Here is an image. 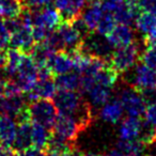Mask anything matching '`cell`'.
I'll return each instance as SVG.
<instances>
[{
    "instance_id": "cell-1",
    "label": "cell",
    "mask_w": 156,
    "mask_h": 156,
    "mask_svg": "<svg viewBox=\"0 0 156 156\" xmlns=\"http://www.w3.org/2000/svg\"><path fill=\"white\" fill-rule=\"evenodd\" d=\"M141 46L138 42L135 41L130 45L125 47H120L113 50L108 63L120 76L129 71L132 67L138 63L141 58Z\"/></svg>"
},
{
    "instance_id": "cell-2",
    "label": "cell",
    "mask_w": 156,
    "mask_h": 156,
    "mask_svg": "<svg viewBox=\"0 0 156 156\" xmlns=\"http://www.w3.org/2000/svg\"><path fill=\"white\" fill-rule=\"evenodd\" d=\"M121 76L126 85L134 87L138 91L156 89V69H151L142 62H138L134 67Z\"/></svg>"
},
{
    "instance_id": "cell-3",
    "label": "cell",
    "mask_w": 156,
    "mask_h": 156,
    "mask_svg": "<svg viewBox=\"0 0 156 156\" xmlns=\"http://www.w3.org/2000/svg\"><path fill=\"white\" fill-rule=\"evenodd\" d=\"M28 112L31 122L41 124L48 129H52L59 113L54 102L49 98H41L29 103Z\"/></svg>"
},
{
    "instance_id": "cell-4",
    "label": "cell",
    "mask_w": 156,
    "mask_h": 156,
    "mask_svg": "<svg viewBox=\"0 0 156 156\" xmlns=\"http://www.w3.org/2000/svg\"><path fill=\"white\" fill-rule=\"evenodd\" d=\"M113 48L115 47L111 45L107 35H103L96 31H91L90 34L83 40V46L79 50L89 56L109 61L113 52Z\"/></svg>"
},
{
    "instance_id": "cell-5",
    "label": "cell",
    "mask_w": 156,
    "mask_h": 156,
    "mask_svg": "<svg viewBox=\"0 0 156 156\" xmlns=\"http://www.w3.org/2000/svg\"><path fill=\"white\" fill-rule=\"evenodd\" d=\"M119 100L124 110L129 117L140 118L144 115L147 104L142 98L141 93L137 89L130 86H126L120 91Z\"/></svg>"
},
{
    "instance_id": "cell-6",
    "label": "cell",
    "mask_w": 156,
    "mask_h": 156,
    "mask_svg": "<svg viewBox=\"0 0 156 156\" xmlns=\"http://www.w3.org/2000/svg\"><path fill=\"white\" fill-rule=\"evenodd\" d=\"M85 100L80 92L72 90H58L52 98V102L59 113L71 115L80 108Z\"/></svg>"
},
{
    "instance_id": "cell-7",
    "label": "cell",
    "mask_w": 156,
    "mask_h": 156,
    "mask_svg": "<svg viewBox=\"0 0 156 156\" xmlns=\"http://www.w3.org/2000/svg\"><path fill=\"white\" fill-rule=\"evenodd\" d=\"M83 130L80 124L73 115L63 113H58V117L52 126V132L71 142H75Z\"/></svg>"
},
{
    "instance_id": "cell-8",
    "label": "cell",
    "mask_w": 156,
    "mask_h": 156,
    "mask_svg": "<svg viewBox=\"0 0 156 156\" xmlns=\"http://www.w3.org/2000/svg\"><path fill=\"white\" fill-rule=\"evenodd\" d=\"M29 101L26 94H15V95H0V117H10L16 121L23 112L27 110Z\"/></svg>"
},
{
    "instance_id": "cell-9",
    "label": "cell",
    "mask_w": 156,
    "mask_h": 156,
    "mask_svg": "<svg viewBox=\"0 0 156 156\" xmlns=\"http://www.w3.org/2000/svg\"><path fill=\"white\" fill-rule=\"evenodd\" d=\"M88 0H54L55 9L59 12L62 23H73L81 16Z\"/></svg>"
},
{
    "instance_id": "cell-10",
    "label": "cell",
    "mask_w": 156,
    "mask_h": 156,
    "mask_svg": "<svg viewBox=\"0 0 156 156\" xmlns=\"http://www.w3.org/2000/svg\"><path fill=\"white\" fill-rule=\"evenodd\" d=\"M34 44L35 41L33 39L32 28L22 25L17 30L14 31L13 33H11L9 47L14 48V49H18L24 52V54L30 55Z\"/></svg>"
},
{
    "instance_id": "cell-11",
    "label": "cell",
    "mask_w": 156,
    "mask_h": 156,
    "mask_svg": "<svg viewBox=\"0 0 156 156\" xmlns=\"http://www.w3.org/2000/svg\"><path fill=\"white\" fill-rule=\"evenodd\" d=\"M57 86L55 83V77L37 78L33 88L26 93L29 103L41 98H52L57 92Z\"/></svg>"
},
{
    "instance_id": "cell-12",
    "label": "cell",
    "mask_w": 156,
    "mask_h": 156,
    "mask_svg": "<svg viewBox=\"0 0 156 156\" xmlns=\"http://www.w3.org/2000/svg\"><path fill=\"white\" fill-rule=\"evenodd\" d=\"M47 67L56 77L58 75L75 71V62L72 55L63 50V51L55 52L52 55L47 63Z\"/></svg>"
},
{
    "instance_id": "cell-13",
    "label": "cell",
    "mask_w": 156,
    "mask_h": 156,
    "mask_svg": "<svg viewBox=\"0 0 156 156\" xmlns=\"http://www.w3.org/2000/svg\"><path fill=\"white\" fill-rule=\"evenodd\" d=\"M58 31L64 44V51H77L81 48L83 39L79 32L69 23H62L58 27Z\"/></svg>"
},
{
    "instance_id": "cell-14",
    "label": "cell",
    "mask_w": 156,
    "mask_h": 156,
    "mask_svg": "<svg viewBox=\"0 0 156 156\" xmlns=\"http://www.w3.org/2000/svg\"><path fill=\"white\" fill-rule=\"evenodd\" d=\"M109 42L113 47H125L127 45H130L135 42V33L132 27L128 25L119 24L115 26V28L110 31L108 35Z\"/></svg>"
},
{
    "instance_id": "cell-15",
    "label": "cell",
    "mask_w": 156,
    "mask_h": 156,
    "mask_svg": "<svg viewBox=\"0 0 156 156\" xmlns=\"http://www.w3.org/2000/svg\"><path fill=\"white\" fill-rule=\"evenodd\" d=\"M32 147V122L26 121L17 123V132L12 144V149L17 153Z\"/></svg>"
},
{
    "instance_id": "cell-16",
    "label": "cell",
    "mask_w": 156,
    "mask_h": 156,
    "mask_svg": "<svg viewBox=\"0 0 156 156\" xmlns=\"http://www.w3.org/2000/svg\"><path fill=\"white\" fill-rule=\"evenodd\" d=\"M123 112L124 108L119 98H112L103 105L100 115L103 121L107 123L117 124L123 117Z\"/></svg>"
},
{
    "instance_id": "cell-17",
    "label": "cell",
    "mask_w": 156,
    "mask_h": 156,
    "mask_svg": "<svg viewBox=\"0 0 156 156\" xmlns=\"http://www.w3.org/2000/svg\"><path fill=\"white\" fill-rule=\"evenodd\" d=\"M112 89L113 88L108 87V86L102 85L98 83H93L86 94H88V96H89L90 104L92 106L102 107L110 100Z\"/></svg>"
},
{
    "instance_id": "cell-18",
    "label": "cell",
    "mask_w": 156,
    "mask_h": 156,
    "mask_svg": "<svg viewBox=\"0 0 156 156\" xmlns=\"http://www.w3.org/2000/svg\"><path fill=\"white\" fill-rule=\"evenodd\" d=\"M17 132V122L10 117H0V142L1 145L11 147Z\"/></svg>"
},
{
    "instance_id": "cell-19",
    "label": "cell",
    "mask_w": 156,
    "mask_h": 156,
    "mask_svg": "<svg viewBox=\"0 0 156 156\" xmlns=\"http://www.w3.org/2000/svg\"><path fill=\"white\" fill-rule=\"evenodd\" d=\"M140 118L129 117L121 122L119 127V137L123 140H136L138 139L139 132L141 127Z\"/></svg>"
},
{
    "instance_id": "cell-20",
    "label": "cell",
    "mask_w": 156,
    "mask_h": 156,
    "mask_svg": "<svg viewBox=\"0 0 156 156\" xmlns=\"http://www.w3.org/2000/svg\"><path fill=\"white\" fill-rule=\"evenodd\" d=\"M57 89L58 90H72L79 91L80 89V75L76 71L58 75L55 77Z\"/></svg>"
},
{
    "instance_id": "cell-21",
    "label": "cell",
    "mask_w": 156,
    "mask_h": 156,
    "mask_svg": "<svg viewBox=\"0 0 156 156\" xmlns=\"http://www.w3.org/2000/svg\"><path fill=\"white\" fill-rule=\"evenodd\" d=\"M104 10L102 9L100 2L98 3H90L87 10L83 11L81 14V17L85 20L87 26L91 31H95L96 27H98L100 20H102L103 15H104Z\"/></svg>"
},
{
    "instance_id": "cell-22",
    "label": "cell",
    "mask_w": 156,
    "mask_h": 156,
    "mask_svg": "<svg viewBox=\"0 0 156 156\" xmlns=\"http://www.w3.org/2000/svg\"><path fill=\"white\" fill-rule=\"evenodd\" d=\"M25 10L22 0H0V11L1 16L9 18H18Z\"/></svg>"
},
{
    "instance_id": "cell-23",
    "label": "cell",
    "mask_w": 156,
    "mask_h": 156,
    "mask_svg": "<svg viewBox=\"0 0 156 156\" xmlns=\"http://www.w3.org/2000/svg\"><path fill=\"white\" fill-rule=\"evenodd\" d=\"M135 25L138 32L144 39L156 27V15L149 12H141L135 20Z\"/></svg>"
},
{
    "instance_id": "cell-24",
    "label": "cell",
    "mask_w": 156,
    "mask_h": 156,
    "mask_svg": "<svg viewBox=\"0 0 156 156\" xmlns=\"http://www.w3.org/2000/svg\"><path fill=\"white\" fill-rule=\"evenodd\" d=\"M50 134L51 132L47 127L32 122V147L45 151Z\"/></svg>"
},
{
    "instance_id": "cell-25",
    "label": "cell",
    "mask_w": 156,
    "mask_h": 156,
    "mask_svg": "<svg viewBox=\"0 0 156 156\" xmlns=\"http://www.w3.org/2000/svg\"><path fill=\"white\" fill-rule=\"evenodd\" d=\"M138 140L142 142L145 147L156 143V126L152 125L147 121L143 120L141 122L140 132H139Z\"/></svg>"
},
{
    "instance_id": "cell-26",
    "label": "cell",
    "mask_w": 156,
    "mask_h": 156,
    "mask_svg": "<svg viewBox=\"0 0 156 156\" xmlns=\"http://www.w3.org/2000/svg\"><path fill=\"white\" fill-rule=\"evenodd\" d=\"M115 24H117V22H115L112 14L105 12L102 20H100L98 27H96L95 31L103 35H108L110 33V31L115 28Z\"/></svg>"
},
{
    "instance_id": "cell-27",
    "label": "cell",
    "mask_w": 156,
    "mask_h": 156,
    "mask_svg": "<svg viewBox=\"0 0 156 156\" xmlns=\"http://www.w3.org/2000/svg\"><path fill=\"white\" fill-rule=\"evenodd\" d=\"M140 61L151 69H156V44L147 45L141 54Z\"/></svg>"
},
{
    "instance_id": "cell-28",
    "label": "cell",
    "mask_w": 156,
    "mask_h": 156,
    "mask_svg": "<svg viewBox=\"0 0 156 156\" xmlns=\"http://www.w3.org/2000/svg\"><path fill=\"white\" fill-rule=\"evenodd\" d=\"M10 37H11V33L5 27V23L0 20V50L7 49L10 43Z\"/></svg>"
},
{
    "instance_id": "cell-29",
    "label": "cell",
    "mask_w": 156,
    "mask_h": 156,
    "mask_svg": "<svg viewBox=\"0 0 156 156\" xmlns=\"http://www.w3.org/2000/svg\"><path fill=\"white\" fill-rule=\"evenodd\" d=\"M143 115H144L145 121L151 123L152 125L156 126V103L147 105Z\"/></svg>"
},
{
    "instance_id": "cell-30",
    "label": "cell",
    "mask_w": 156,
    "mask_h": 156,
    "mask_svg": "<svg viewBox=\"0 0 156 156\" xmlns=\"http://www.w3.org/2000/svg\"><path fill=\"white\" fill-rule=\"evenodd\" d=\"M142 95V98L144 100L145 104L150 105L156 103V89H145V90H141L139 91Z\"/></svg>"
},
{
    "instance_id": "cell-31",
    "label": "cell",
    "mask_w": 156,
    "mask_h": 156,
    "mask_svg": "<svg viewBox=\"0 0 156 156\" xmlns=\"http://www.w3.org/2000/svg\"><path fill=\"white\" fill-rule=\"evenodd\" d=\"M18 155L20 156H47V154H46V152L44 151V150H40L34 147H29V149L18 153Z\"/></svg>"
},
{
    "instance_id": "cell-32",
    "label": "cell",
    "mask_w": 156,
    "mask_h": 156,
    "mask_svg": "<svg viewBox=\"0 0 156 156\" xmlns=\"http://www.w3.org/2000/svg\"><path fill=\"white\" fill-rule=\"evenodd\" d=\"M7 64H8V51L5 49H1L0 50V72H2L7 67Z\"/></svg>"
},
{
    "instance_id": "cell-33",
    "label": "cell",
    "mask_w": 156,
    "mask_h": 156,
    "mask_svg": "<svg viewBox=\"0 0 156 156\" xmlns=\"http://www.w3.org/2000/svg\"><path fill=\"white\" fill-rule=\"evenodd\" d=\"M143 43H144L145 46L156 44V27L147 37H145L144 39H143Z\"/></svg>"
},
{
    "instance_id": "cell-34",
    "label": "cell",
    "mask_w": 156,
    "mask_h": 156,
    "mask_svg": "<svg viewBox=\"0 0 156 156\" xmlns=\"http://www.w3.org/2000/svg\"><path fill=\"white\" fill-rule=\"evenodd\" d=\"M17 152H15L11 147L0 145V156H15Z\"/></svg>"
},
{
    "instance_id": "cell-35",
    "label": "cell",
    "mask_w": 156,
    "mask_h": 156,
    "mask_svg": "<svg viewBox=\"0 0 156 156\" xmlns=\"http://www.w3.org/2000/svg\"><path fill=\"white\" fill-rule=\"evenodd\" d=\"M8 78L3 74V72H0V95H3L5 91V86H7Z\"/></svg>"
},
{
    "instance_id": "cell-36",
    "label": "cell",
    "mask_w": 156,
    "mask_h": 156,
    "mask_svg": "<svg viewBox=\"0 0 156 156\" xmlns=\"http://www.w3.org/2000/svg\"><path fill=\"white\" fill-rule=\"evenodd\" d=\"M105 156H124V155L117 149V147H115V149L110 150V151H109Z\"/></svg>"
},
{
    "instance_id": "cell-37",
    "label": "cell",
    "mask_w": 156,
    "mask_h": 156,
    "mask_svg": "<svg viewBox=\"0 0 156 156\" xmlns=\"http://www.w3.org/2000/svg\"><path fill=\"white\" fill-rule=\"evenodd\" d=\"M125 156H150V154H147L145 152V150L143 151H140V152H135V153H130V154H127Z\"/></svg>"
},
{
    "instance_id": "cell-38",
    "label": "cell",
    "mask_w": 156,
    "mask_h": 156,
    "mask_svg": "<svg viewBox=\"0 0 156 156\" xmlns=\"http://www.w3.org/2000/svg\"><path fill=\"white\" fill-rule=\"evenodd\" d=\"M83 156H103V155H101V154L91 153V152H89V153H85V154H83Z\"/></svg>"
},
{
    "instance_id": "cell-39",
    "label": "cell",
    "mask_w": 156,
    "mask_h": 156,
    "mask_svg": "<svg viewBox=\"0 0 156 156\" xmlns=\"http://www.w3.org/2000/svg\"><path fill=\"white\" fill-rule=\"evenodd\" d=\"M90 3H98L101 1V0H88Z\"/></svg>"
},
{
    "instance_id": "cell-40",
    "label": "cell",
    "mask_w": 156,
    "mask_h": 156,
    "mask_svg": "<svg viewBox=\"0 0 156 156\" xmlns=\"http://www.w3.org/2000/svg\"><path fill=\"white\" fill-rule=\"evenodd\" d=\"M15 156H20V155H18V153H16V155Z\"/></svg>"
},
{
    "instance_id": "cell-41",
    "label": "cell",
    "mask_w": 156,
    "mask_h": 156,
    "mask_svg": "<svg viewBox=\"0 0 156 156\" xmlns=\"http://www.w3.org/2000/svg\"><path fill=\"white\" fill-rule=\"evenodd\" d=\"M0 16H1V11H0Z\"/></svg>"
},
{
    "instance_id": "cell-42",
    "label": "cell",
    "mask_w": 156,
    "mask_h": 156,
    "mask_svg": "<svg viewBox=\"0 0 156 156\" xmlns=\"http://www.w3.org/2000/svg\"><path fill=\"white\" fill-rule=\"evenodd\" d=\"M0 145H1V142H0Z\"/></svg>"
},
{
    "instance_id": "cell-43",
    "label": "cell",
    "mask_w": 156,
    "mask_h": 156,
    "mask_svg": "<svg viewBox=\"0 0 156 156\" xmlns=\"http://www.w3.org/2000/svg\"><path fill=\"white\" fill-rule=\"evenodd\" d=\"M22 1H23V0H22Z\"/></svg>"
}]
</instances>
